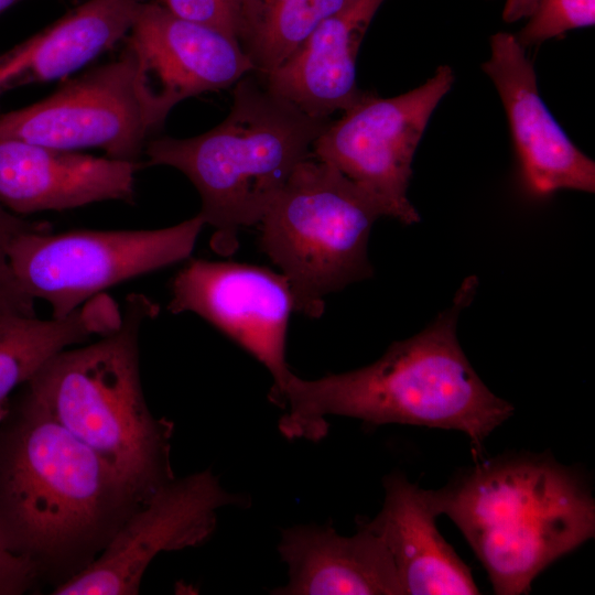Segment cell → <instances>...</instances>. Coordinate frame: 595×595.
Segmentation results:
<instances>
[{
    "mask_svg": "<svg viewBox=\"0 0 595 595\" xmlns=\"http://www.w3.org/2000/svg\"><path fill=\"white\" fill-rule=\"evenodd\" d=\"M0 136L54 149H99L139 162L150 136L134 85V63L120 56L67 78L53 94L0 115Z\"/></svg>",
    "mask_w": 595,
    "mask_h": 595,
    "instance_id": "cell-10",
    "label": "cell"
},
{
    "mask_svg": "<svg viewBox=\"0 0 595 595\" xmlns=\"http://www.w3.org/2000/svg\"><path fill=\"white\" fill-rule=\"evenodd\" d=\"M140 162L94 156L0 136V203L17 215L91 203H133Z\"/></svg>",
    "mask_w": 595,
    "mask_h": 595,
    "instance_id": "cell-14",
    "label": "cell"
},
{
    "mask_svg": "<svg viewBox=\"0 0 595 595\" xmlns=\"http://www.w3.org/2000/svg\"><path fill=\"white\" fill-rule=\"evenodd\" d=\"M454 83L447 65L423 84L401 95L381 98L370 93L328 123L312 155L342 172L369 193L385 216L404 225L420 221L408 198L412 161L428 122Z\"/></svg>",
    "mask_w": 595,
    "mask_h": 595,
    "instance_id": "cell-8",
    "label": "cell"
},
{
    "mask_svg": "<svg viewBox=\"0 0 595 595\" xmlns=\"http://www.w3.org/2000/svg\"><path fill=\"white\" fill-rule=\"evenodd\" d=\"M380 204L334 166L310 154L260 220L259 246L291 288L294 311L322 316L325 299L368 279V240Z\"/></svg>",
    "mask_w": 595,
    "mask_h": 595,
    "instance_id": "cell-6",
    "label": "cell"
},
{
    "mask_svg": "<svg viewBox=\"0 0 595 595\" xmlns=\"http://www.w3.org/2000/svg\"><path fill=\"white\" fill-rule=\"evenodd\" d=\"M386 0H349L324 19L298 51L262 78L267 87L305 113L323 119L365 95L356 60L367 29Z\"/></svg>",
    "mask_w": 595,
    "mask_h": 595,
    "instance_id": "cell-16",
    "label": "cell"
},
{
    "mask_svg": "<svg viewBox=\"0 0 595 595\" xmlns=\"http://www.w3.org/2000/svg\"><path fill=\"white\" fill-rule=\"evenodd\" d=\"M205 223L197 214L159 229L52 234L50 224L17 235L9 260L17 281L33 300L64 317L105 290L187 260Z\"/></svg>",
    "mask_w": 595,
    "mask_h": 595,
    "instance_id": "cell-7",
    "label": "cell"
},
{
    "mask_svg": "<svg viewBox=\"0 0 595 595\" xmlns=\"http://www.w3.org/2000/svg\"><path fill=\"white\" fill-rule=\"evenodd\" d=\"M234 86L227 117L190 138L147 142L145 165L182 172L201 197L198 215L214 228L210 248L232 255L239 231L260 223L331 119L312 117L270 90L256 73Z\"/></svg>",
    "mask_w": 595,
    "mask_h": 595,
    "instance_id": "cell-4",
    "label": "cell"
},
{
    "mask_svg": "<svg viewBox=\"0 0 595 595\" xmlns=\"http://www.w3.org/2000/svg\"><path fill=\"white\" fill-rule=\"evenodd\" d=\"M385 500L371 520H359L388 549L403 595L479 594L470 569L439 532L430 490L399 472L383 478Z\"/></svg>",
    "mask_w": 595,
    "mask_h": 595,
    "instance_id": "cell-17",
    "label": "cell"
},
{
    "mask_svg": "<svg viewBox=\"0 0 595 595\" xmlns=\"http://www.w3.org/2000/svg\"><path fill=\"white\" fill-rule=\"evenodd\" d=\"M529 20L515 35L527 48L567 31L594 25L595 0H537Z\"/></svg>",
    "mask_w": 595,
    "mask_h": 595,
    "instance_id": "cell-20",
    "label": "cell"
},
{
    "mask_svg": "<svg viewBox=\"0 0 595 595\" xmlns=\"http://www.w3.org/2000/svg\"><path fill=\"white\" fill-rule=\"evenodd\" d=\"M278 552L288 582L271 594L403 595L388 549L360 523L350 537L338 534L331 522L283 529Z\"/></svg>",
    "mask_w": 595,
    "mask_h": 595,
    "instance_id": "cell-15",
    "label": "cell"
},
{
    "mask_svg": "<svg viewBox=\"0 0 595 595\" xmlns=\"http://www.w3.org/2000/svg\"><path fill=\"white\" fill-rule=\"evenodd\" d=\"M349 0H240L237 41L258 76L281 66Z\"/></svg>",
    "mask_w": 595,
    "mask_h": 595,
    "instance_id": "cell-19",
    "label": "cell"
},
{
    "mask_svg": "<svg viewBox=\"0 0 595 595\" xmlns=\"http://www.w3.org/2000/svg\"><path fill=\"white\" fill-rule=\"evenodd\" d=\"M537 0H506L502 18L505 22L512 23L528 18L532 12Z\"/></svg>",
    "mask_w": 595,
    "mask_h": 595,
    "instance_id": "cell-24",
    "label": "cell"
},
{
    "mask_svg": "<svg viewBox=\"0 0 595 595\" xmlns=\"http://www.w3.org/2000/svg\"><path fill=\"white\" fill-rule=\"evenodd\" d=\"M430 498L435 513L461 530L498 595L528 593L545 567L595 533L587 479L547 453L484 461Z\"/></svg>",
    "mask_w": 595,
    "mask_h": 595,
    "instance_id": "cell-3",
    "label": "cell"
},
{
    "mask_svg": "<svg viewBox=\"0 0 595 595\" xmlns=\"http://www.w3.org/2000/svg\"><path fill=\"white\" fill-rule=\"evenodd\" d=\"M133 486L23 389L0 425V543L54 587L85 570L141 504Z\"/></svg>",
    "mask_w": 595,
    "mask_h": 595,
    "instance_id": "cell-1",
    "label": "cell"
},
{
    "mask_svg": "<svg viewBox=\"0 0 595 595\" xmlns=\"http://www.w3.org/2000/svg\"><path fill=\"white\" fill-rule=\"evenodd\" d=\"M41 577L26 559L0 543V595H21L31 591Z\"/></svg>",
    "mask_w": 595,
    "mask_h": 595,
    "instance_id": "cell-23",
    "label": "cell"
},
{
    "mask_svg": "<svg viewBox=\"0 0 595 595\" xmlns=\"http://www.w3.org/2000/svg\"><path fill=\"white\" fill-rule=\"evenodd\" d=\"M122 311L101 293L64 317L0 314V410L8 409L17 388L26 383L52 357L75 344L112 332Z\"/></svg>",
    "mask_w": 595,
    "mask_h": 595,
    "instance_id": "cell-18",
    "label": "cell"
},
{
    "mask_svg": "<svg viewBox=\"0 0 595 595\" xmlns=\"http://www.w3.org/2000/svg\"><path fill=\"white\" fill-rule=\"evenodd\" d=\"M39 223L21 218L0 203V314L36 315L34 300L22 290L14 277L9 247L17 235Z\"/></svg>",
    "mask_w": 595,
    "mask_h": 595,
    "instance_id": "cell-21",
    "label": "cell"
},
{
    "mask_svg": "<svg viewBox=\"0 0 595 595\" xmlns=\"http://www.w3.org/2000/svg\"><path fill=\"white\" fill-rule=\"evenodd\" d=\"M125 40L150 134L177 104L229 88L255 72L236 39L177 17L158 1L142 3Z\"/></svg>",
    "mask_w": 595,
    "mask_h": 595,
    "instance_id": "cell-11",
    "label": "cell"
},
{
    "mask_svg": "<svg viewBox=\"0 0 595 595\" xmlns=\"http://www.w3.org/2000/svg\"><path fill=\"white\" fill-rule=\"evenodd\" d=\"M248 502L245 496L225 490L210 469L174 477L129 515L91 564L51 594H138L158 554L204 543L216 528L218 509Z\"/></svg>",
    "mask_w": 595,
    "mask_h": 595,
    "instance_id": "cell-9",
    "label": "cell"
},
{
    "mask_svg": "<svg viewBox=\"0 0 595 595\" xmlns=\"http://www.w3.org/2000/svg\"><path fill=\"white\" fill-rule=\"evenodd\" d=\"M171 294V313L197 314L269 370V399L277 404L292 376L285 342L294 301L285 277L249 263L191 259L173 278Z\"/></svg>",
    "mask_w": 595,
    "mask_h": 595,
    "instance_id": "cell-12",
    "label": "cell"
},
{
    "mask_svg": "<svg viewBox=\"0 0 595 595\" xmlns=\"http://www.w3.org/2000/svg\"><path fill=\"white\" fill-rule=\"evenodd\" d=\"M477 284L475 275L465 279L451 307L366 367L313 380L292 374L277 402L286 410L279 421L281 433L318 441L327 432L326 416L340 415L372 425L456 430L480 453L513 407L482 381L457 338L459 313L473 301Z\"/></svg>",
    "mask_w": 595,
    "mask_h": 595,
    "instance_id": "cell-2",
    "label": "cell"
},
{
    "mask_svg": "<svg viewBox=\"0 0 595 595\" xmlns=\"http://www.w3.org/2000/svg\"><path fill=\"white\" fill-rule=\"evenodd\" d=\"M21 1L24 0H0V15Z\"/></svg>",
    "mask_w": 595,
    "mask_h": 595,
    "instance_id": "cell-25",
    "label": "cell"
},
{
    "mask_svg": "<svg viewBox=\"0 0 595 595\" xmlns=\"http://www.w3.org/2000/svg\"><path fill=\"white\" fill-rule=\"evenodd\" d=\"M505 107L521 176L538 197L559 190L595 191V163L569 139L540 97L526 48L515 35L499 32L490 40L483 64Z\"/></svg>",
    "mask_w": 595,
    "mask_h": 595,
    "instance_id": "cell-13",
    "label": "cell"
},
{
    "mask_svg": "<svg viewBox=\"0 0 595 595\" xmlns=\"http://www.w3.org/2000/svg\"><path fill=\"white\" fill-rule=\"evenodd\" d=\"M8 411H9V408L4 409V410H0V425H1L2 421H3V419L6 418Z\"/></svg>",
    "mask_w": 595,
    "mask_h": 595,
    "instance_id": "cell-26",
    "label": "cell"
},
{
    "mask_svg": "<svg viewBox=\"0 0 595 595\" xmlns=\"http://www.w3.org/2000/svg\"><path fill=\"white\" fill-rule=\"evenodd\" d=\"M240 0H158L183 19L216 29L237 40Z\"/></svg>",
    "mask_w": 595,
    "mask_h": 595,
    "instance_id": "cell-22",
    "label": "cell"
},
{
    "mask_svg": "<svg viewBox=\"0 0 595 595\" xmlns=\"http://www.w3.org/2000/svg\"><path fill=\"white\" fill-rule=\"evenodd\" d=\"M159 310L147 295L129 294L112 332L60 351L22 386L54 420L108 461L143 501L174 478L173 423L152 415L140 378V331Z\"/></svg>",
    "mask_w": 595,
    "mask_h": 595,
    "instance_id": "cell-5",
    "label": "cell"
}]
</instances>
